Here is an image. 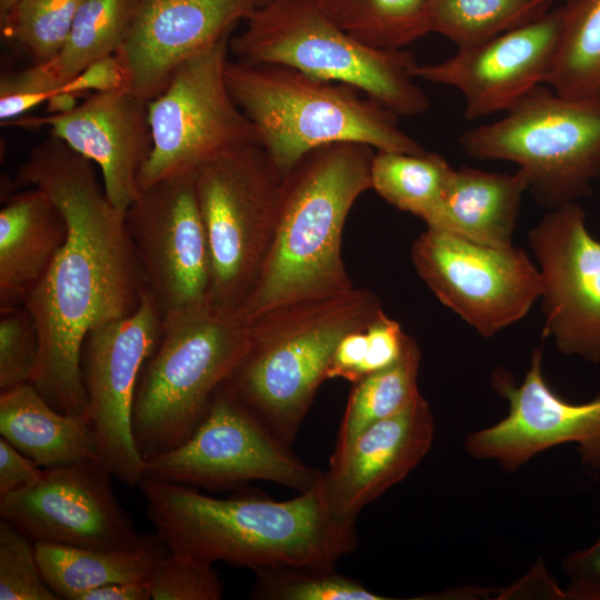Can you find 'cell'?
I'll return each instance as SVG.
<instances>
[{"label": "cell", "mask_w": 600, "mask_h": 600, "mask_svg": "<svg viewBox=\"0 0 600 600\" xmlns=\"http://www.w3.org/2000/svg\"><path fill=\"white\" fill-rule=\"evenodd\" d=\"M528 189L529 178L520 169L511 174L468 167L453 169L439 206L426 223L476 243L511 247L521 199Z\"/></svg>", "instance_id": "cell-23"}, {"label": "cell", "mask_w": 600, "mask_h": 600, "mask_svg": "<svg viewBox=\"0 0 600 600\" xmlns=\"http://www.w3.org/2000/svg\"><path fill=\"white\" fill-rule=\"evenodd\" d=\"M562 570L569 580L566 598L600 600V534L591 546L568 554Z\"/></svg>", "instance_id": "cell-39"}, {"label": "cell", "mask_w": 600, "mask_h": 600, "mask_svg": "<svg viewBox=\"0 0 600 600\" xmlns=\"http://www.w3.org/2000/svg\"><path fill=\"white\" fill-rule=\"evenodd\" d=\"M530 244L540 264L544 336L558 349L600 362V241L588 231L576 202L552 208L531 229Z\"/></svg>", "instance_id": "cell-17"}, {"label": "cell", "mask_w": 600, "mask_h": 600, "mask_svg": "<svg viewBox=\"0 0 600 600\" xmlns=\"http://www.w3.org/2000/svg\"><path fill=\"white\" fill-rule=\"evenodd\" d=\"M64 218L50 197L31 187L0 211V309L24 306L67 239Z\"/></svg>", "instance_id": "cell-22"}, {"label": "cell", "mask_w": 600, "mask_h": 600, "mask_svg": "<svg viewBox=\"0 0 600 600\" xmlns=\"http://www.w3.org/2000/svg\"><path fill=\"white\" fill-rule=\"evenodd\" d=\"M140 0H83L70 33L54 59L44 64L60 89L87 67L116 54Z\"/></svg>", "instance_id": "cell-28"}, {"label": "cell", "mask_w": 600, "mask_h": 600, "mask_svg": "<svg viewBox=\"0 0 600 600\" xmlns=\"http://www.w3.org/2000/svg\"><path fill=\"white\" fill-rule=\"evenodd\" d=\"M196 180L161 179L140 189L124 213L146 289L162 316L209 300L210 253Z\"/></svg>", "instance_id": "cell-14"}, {"label": "cell", "mask_w": 600, "mask_h": 600, "mask_svg": "<svg viewBox=\"0 0 600 600\" xmlns=\"http://www.w3.org/2000/svg\"><path fill=\"white\" fill-rule=\"evenodd\" d=\"M60 90L44 63L2 74L0 80V120L12 122L23 112L48 102Z\"/></svg>", "instance_id": "cell-37"}, {"label": "cell", "mask_w": 600, "mask_h": 600, "mask_svg": "<svg viewBox=\"0 0 600 600\" xmlns=\"http://www.w3.org/2000/svg\"><path fill=\"white\" fill-rule=\"evenodd\" d=\"M368 349L357 368L352 381L386 369L397 362L403 353L408 336L400 324L388 318L380 309L366 328Z\"/></svg>", "instance_id": "cell-38"}, {"label": "cell", "mask_w": 600, "mask_h": 600, "mask_svg": "<svg viewBox=\"0 0 600 600\" xmlns=\"http://www.w3.org/2000/svg\"><path fill=\"white\" fill-rule=\"evenodd\" d=\"M412 259L436 297L483 337L523 318L541 297L540 271L512 246L489 247L428 227Z\"/></svg>", "instance_id": "cell-13"}, {"label": "cell", "mask_w": 600, "mask_h": 600, "mask_svg": "<svg viewBox=\"0 0 600 600\" xmlns=\"http://www.w3.org/2000/svg\"><path fill=\"white\" fill-rule=\"evenodd\" d=\"M420 357L416 341L408 337L397 362L354 382L332 456L344 452L367 428L399 412L420 394Z\"/></svg>", "instance_id": "cell-27"}, {"label": "cell", "mask_w": 600, "mask_h": 600, "mask_svg": "<svg viewBox=\"0 0 600 600\" xmlns=\"http://www.w3.org/2000/svg\"><path fill=\"white\" fill-rule=\"evenodd\" d=\"M148 580L114 582L79 593L74 600H149Z\"/></svg>", "instance_id": "cell-43"}, {"label": "cell", "mask_w": 600, "mask_h": 600, "mask_svg": "<svg viewBox=\"0 0 600 600\" xmlns=\"http://www.w3.org/2000/svg\"><path fill=\"white\" fill-rule=\"evenodd\" d=\"M560 33L559 8L483 42L459 48L449 59L417 64L412 76L453 87L464 98L467 120L507 111L524 94L546 84Z\"/></svg>", "instance_id": "cell-18"}, {"label": "cell", "mask_w": 600, "mask_h": 600, "mask_svg": "<svg viewBox=\"0 0 600 600\" xmlns=\"http://www.w3.org/2000/svg\"><path fill=\"white\" fill-rule=\"evenodd\" d=\"M552 0H427L429 32L458 48L470 47L532 22L551 10Z\"/></svg>", "instance_id": "cell-29"}, {"label": "cell", "mask_w": 600, "mask_h": 600, "mask_svg": "<svg viewBox=\"0 0 600 600\" xmlns=\"http://www.w3.org/2000/svg\"><path fill=\"white\" fill-rule=\"evenodd\" d=\"M269 1H270V0H259V6H258V7L263 6V4H266L267 2H269Z\"/></svg>", "instance_id": "cell-45"}, {"label": "cell", "mask_w": 600, "mask_h": 600, "mask_svg": "<svg viewBox=\"0 0 600 600\" xmlns=\"http://www.w3.org/2000/svg\"><path fill=\"white\" fill-rule=\"evenodd\" d=\"M152 600H219L223 582L213 563L168 551L152 569Z\"/></svg>", "instance_id": "cell-35"}, {"label": "cell", "mask_w": 600, "mask_h": 600, "mask_svg": "<svg viewBox=\"0 0 600 600\" xmlns=\"http://www.w3.org/2000/svg\"><path fill=\"white\" fill-rule=\"evenodd\" d=\"M322 13L356 40L402 49L429 33L427 0H316Z\"/></svg>", "instance_id": "cell-31"}, {"label": "cell", "mask_w": 600, "mask_h": 600, "mask_svg": "<svg viewBox=\"0 0 600 600\" xmlns=\"http://www.w3.org/2000/svg\"><path fill=\"white\" fill-rule=\"evenodd\" d=\"M281 181L259 144L222 154L198 172L214 306L239 311L251 290L274 237Z\"/></svg>", "instance_id": "cell-9"}, {"label": "cell", "mask_w": 600, "mask_h": 600, "mask_svg": "<svg viewBox=\"0 0 600 600\" xmlns=\"http://www.w3.org/2000/svg\"><path fill=\"white\" fill-rule=\"evenodd\" d=\"M138 487L156 534L173 553L252 570L336 569L357 547L354 524L332 516L321 477L287 501L212 498L184 484L150 478H143Z\"/></svg>", "instance_id": "cell-2"}, {"label": "cell", "mask_w": 600, "mask_h": 600, "mask_svg": "<svg viewBox=\"0 0 600 600\" xmlns=\"http://www.w3.org/2000/svg\"><path fill=\"white\" fill-rule=\"evenodd\" d=\"M18 178L50 197L68 229L63 247L24 303L39 336L30 383L56 410L87 419L83 340L96 326L139 307L143 273L124 213L107 197L89 159L51 136L30 150Z\"/></svg>", "instance_id": "cell-1"}, {"label": "cell", "mask_w": 600, "mask_h": 600, "mask_svg": "<svg viewBox=\"0 0 600 600\" xmlns=\"http://www.w3.org/2000/svg\"><path fill=\"white\" fill-rule=\"evenodd\" d=\"M101 461L42 468L33 482L0 498V514L34 542L131 549L139 533Z\"/></svg>", "instance_id": "cell-15"}, {"label": "cell", "mask_w": 600, "mask_h": 600, "mask_svg": "<svg viewBox=\"0 0 600 600\" xmlns=\"http://www.w3.org/2000/svg\"><path fill=\"white\" fill-rule=\"evenodd\" d=\"M373 148L337 142L307 153L281 181L274 237L239 312L248 321L353 289L341 256L348 212L372 189Z\"/></svg>", "instance_id": "cell-3"}, {"label": "cell", "mask_w": 600, "mask_h": 600, "mask_svg": "<svg viewBox=\"0 0 600 600\" xmlns=\"http://www.w3.org/2000/svg\"><path fill=\"white\" fill-rule=\"evenodd\" d=\"M230 36L184 60L148 102L152 147L139 190L161 179L198 174L228 152L259 144L256 128L234 102L224 78Z\"/></svg>", "instance_id": "cell-10"}, {"label": "cell", "mask_w": 600, "mask_h": 600, "mask_svg": "<svg viewBox=\"0 0 600 600\" xmlns=\"http://www.w3.org/2000/svg\"><path fill=\"white\" fill-rule=\"evenodd\" d=\"M559 12L558 48L546 84L563 97L600 100V0H568Z\"/></svg>", "instance_id": "cell-26"}, {"label": "cell", "mask_w": 600, "mask_h": 600, "mask_svg": "<svg viewBox=\"0 0 600 600\" xmlns=\"http://www.w3.org/2000/svg\"><path fill=\"white\" fill-rule=\"evenodd\" d=\"M0 434L40 468L101 461L90 422L56 410L30 382L1 391Z\"/></svg>", "instance_id": "cell-24"}, {"label": "cell", "mask_w": 600, "mask_h": 600, "mask_svg": "<svg viewBox=\"0 0 600 600\" xmlns=\"http://www.w3.org/2000/svg\"><path fill=\"white\" fill-rule=\"evenodd\" d=\"M452 171L438 153L378 150L371 163V184L386 201L426 222L439 206Z\"/></svg>", "instance_id": "cell-30"}, {"label": "cell", "mask_w": 600, "mask_h": 600, "mask_svg": "<svg viewBox=\"0 0 600 600\" xmlns=\"http://www.w3.org/2000/svg\"><path fill=\"white\" fill-rule=\"evenodd\" d=\"M250 598L262 600H387L334 569L263 567L253 570Z\"/></svg>", "instance_id": "cell-33"}, {"label": "cell", "mask_w": 600, "mask_h": 600, "mask_svg": "<svg viewBox=\"0 0 600 600\" xmlns=\"http://www.w3.org/2000/svg\"><path fill=\"white\" fill-rule=\"evenodd\" d=\"M459 141L477 160L518 164L542 203L576 202L600 174V100L563 97L540 84L503 118L468 129Z\"/></svg>", "instance_id": "cell-8"}, {"label": "cell", "mask_w": 600, "mask_h": 600, "mask_svg": "<svg viewBox=\"0 0 600 600\" xmlns=\"http://www.w3.org/2000/svg\"><path fill=\"white\" fill-rule=\"evenodd\" d=\"M162 331V312L146 289L129 316L92 328L80 352V374L88 413L97 437L101 462L128 486H139L146 461L131 428L140 372L156 350Z\"/></svg>", "instance_id": "cell-12"}, {"label": "cell", "mask_w": 600, "mask_h": 600, "mask_svg": "<svg viewBox=\"0 0 600 600\" xmlns=\"http://www.w3.org/2000/svg\"><path fill=\"white\" fill-rule=\"evenodd\" d=\"M147 104L127 89L94 92L69 111L14 123L49 127L52 137L89 159L111 203L126 213L139 196L138 177L152 147Z\"/></svg>", "instance_id": "cell-20"}, {"label": "cell", "mask_w": 600, "mask_h": 600, "mask_svg": "<svg viewBox=\"0 0 600 600\" xmlns=\"http://www.w3.org/2000/svg\"><path fill=\"white\" fill-rule=\"evenodd\" d=\"M366 328L349 332L340 340L328 367L327 379L344 378L352 381L357 368L367 353Z\"/></svg>", "instance_id": "cell-42"}, {"label": "cell", "mask_w": 600, "mask_h": 600, "mask_svg": "<svg viewBox=\"0 0 600 600\" xmlns=\"http://www.w3.org/2000/svg\"><path fill=\"white\" fill-rule=\"evenodd\" d=\"M39 566L36 542L0 520V600H57Z\"/></svg>", "instance_id": "cell-34"}, {"label": "cell", "mask_w": 600, "mask_h": 600, "mask_svg": "<svg viewBox=\"0 0 600 600\" xmlns=\"http://www.w3.org/2000/svg\"><path fill=\"white\" fill-rule=\"evenodd\" d=\"M259 0H140L116 56L128 89L149 102L188 58L230 36Z\"/></svg>", "instance_id": "cell-19"}, {"label": "cell", "mask_w": 600, "mask_h": 600, "mask_svg": "<svg viewBox=\"0 0 600 600\" xmlns=\"http://www.w3.org/2000/svg\"><path fill=\"white\" fill-rule=\"evenodd\" d=\"M124 89L129 90L126 70L119 58L111 54L87 67L74 79L66 83L58 93L79 96L87 91L94 93Z\"/></svg>", "instance_id": "cell-40"}, {"label": "cell", "mask_w": 600, "mask_h": 600, "mask_svg": "<svg viewBox=\"0 0 600 600\" xmlns=\"http://www.w3.org/2000/svg\"><path fill=\"white\" fill-rule=\"evenodd\" d=\"M434 418L419 394L399 412L367 428L339 456L321 482L332 516L354 524L360 511L402 481L432 446Z\"/></svg>", "instance_id": "cell-21"}, {"label": "cell", "mask_w": 600, "mask_h": 600, "mask_svg": "<svg viewBox=\"0 0 600 600\" xmlns=\"http://www.w3.org/2000/svg\"><path fill=\"white\" fill-rule=\"evenodd\" d=\"M0 390L31 382L39 336L26 306L0 310Z\"/></svg>", "instance_id": "cell-36"}, {"label": "cell", "mask_w": 600, "mask_h": 600, "mask_svg": "<svg viewBox=\"0 0 600 600\" xmlns=\"http://www.w3.org/2000/svg\"><path fill=\"white\" fill-rule=\"evenodd\" d=\"M41 470L34 461L0 438V498L37 480Z\"/></svg>", "instance_id": "cell-41"}, {"label": "cell", "mask_w": 600, "mask_h": 600, "mask_svg": "<svg viewBox=\"0 0 600 600\" xmlns=\"http://www.w3.org/2000/svg\"><path fill=\"white\" fill-rule=\"evenodd\" d=\"M14 2L16 0H0V16L3 14Z\"/></svg>", "instance_id": "cell-44"}, {"label": "cell", "mask_w": 600, "mask_h": 600, "mask_svg": "<svg viewBox=\"0 0 600 600\" xmlns=\"http://www.w3.org/2000/svg\"><path fill=\"white\" fill-rule=\"evenodd\" d=\"M380 309L370 291L353 288L258 318L250 322V349L222 389L291 447L338 343Z\"/></svg>", "instance_id": "cell-5"}, {"label": "cell", "mask_w": 600, "mask_h": 600, "mask_svg": "<svg viewBox=\"0 0 600 600\" xmlns=\"http://www.w3.org/2000/svg\"><path fill=\"white\" fill-rule=\"evenodd\" d=\"M42 574L59 597L74 600L87 590L114 582L148 580L169 549L157 534L131 549H101L36 542Z\"/></svg>", "instance_id": "cell-25"}, {"label": "cell", "mask_w": 600, "mask_h": 600, "mask_svg": "<svg viewBox=\"0 0 600 600\" xmlns=\"http://www.w3.org/2000/svg\"><path fill=\"white\" fill-rule=\"evenodd\" d=\"M224 78L281 179L310 151L337 142L406 153L426 151L400 128L397 114L351 84L281 64L229 60Z\"/></svg>", "instance_id": "cell-4"}, {"label": "cell", "mask_w": 600, "mask_h": 600, "mask_svg": "<svg viewBox=\"0 0 600 600\" xmlns=\"http://www.w3.org/2000/svg\"><path fill=\"white\" fill-rule=\"evenodd\" d=\"M321 474L220 388L202 421L182 444L146 460L143 478L208 489L264 480L303 492Z\"/></svg>", "instance_id": "cell-11"}, {"label": "cell", "mask_w": 600, "mask_h": 600, "mask_svg": "<svg viewBox=\"0 0 600 600\" xmlns=\"http://www.w3.org/2000/svg\"><path fill=\"white\" fill-rule=\"evenodd\" d=\"M497 393L509 402V412L498 423L466 437L467 451L477 459L496 460L514 472L538 453L574 443L581 463L600 472V397L583 403L566 401L547 384L542 350H534L520 384L504 370L492 374Z\"/></svg>", "instance_id": "cell-16"}, {"label": "cell", "mask_w": 600, "mask_h": 600, "mask_svg": "<svg viewBox=\"0 0 600 600\" xmlns=\"http://www.w3.org/2000/svg\"><path fill=\"white\" fill-rule=\"evenodd\" d=\"M251 323L210 300L162 316L160 341L138 380L132 436L149 460L182 444L247 356Z\"/></svg>", "instance_id": "cell-6"}, {"label": "cell", "mask_w": 600, "mask_h": 600, "mask_svg": "<svg viewBox=\"0 0 600 600\" xmlns=\"http://www.w3.org/2000/svg\"><path fill=\"white\" fill-rule=\"evenodd\" d=\"M83 0H16L0 16L1 33L22 47L34 64L57 57Z\"/></svg>", "instance_id": "cell-32"}, {"label": "cell", "mask_w": 600, "mask_h": 600, "mask_svg": "<svg viewBox=\"0 0 600 600\" xmlns=\"http://www.w3.org/2000/svg\"><path fill=\"white\" fill-rule=\"evenodd\" d=\"M229 40L238 61L273 63L310 77L351 84L398 117L426 112L430 101L414 82L413 54L367 46L332 23L316 0H270Z\"/></svg>", "instance_id": "cell-7"}]
</instances>
